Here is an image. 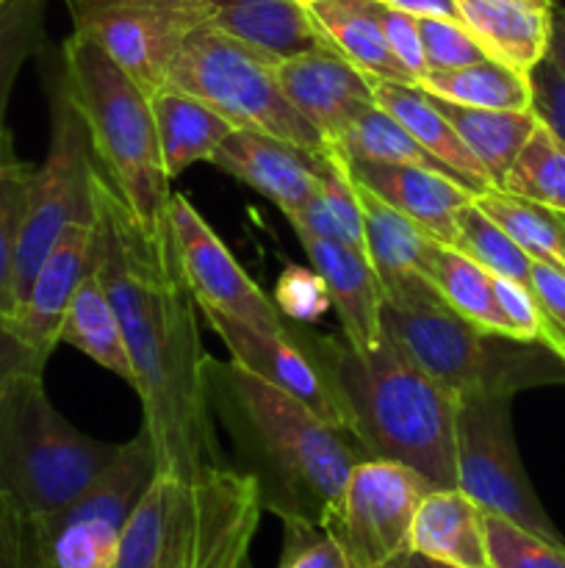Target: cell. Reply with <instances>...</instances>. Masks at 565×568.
I'll return each mask as SVG.
<instances>
[{
  "mask_svg": "<svg viewBox=\"0 0 565 568\" xmlns=\"http://www.w3.org/2000/svg\"><path fill=\"white\" fill-rule=\"evenodd\" d=\"M94 272L109 294L133 366L142 430L153 438L158 471L197 475L222 466L216 419L205 388L197 300L183 275L172 225L150 233L100 166L92 175Z\"/></svg>",
  "mask_w": 565,
  "mask_h": 568,
  "instance_id": "1",
  "label": "cell"
},
{
  "mask_svg": "<svg viewBox=\"0 0 565 568\" xmlns=\"http://www.w3.org/2000/svg\"><path fill=\"white\" fill-rule=\"evenodd\" d=\"M286 336L327 377L343 433L366 460L402 464L427 477L432 488H458V399L391 333H382L371 349H355L343 336H325L286 320Z\"/></svg>",
  "mask_w": 565,
  "mask_h": 568,
  "instance_id": "2",
  "label": "cell"
},
{
  "mask_svg": "<svg viewBox=\"0 0 565 568\" xmlns=\"http://www.w3.org/2000/svg\"><path fill=\"white\" fill-rule=\"evenodd\" d=\"M205 388L210 414L236 444V469L253 477L264 510L327 527L349 475L366 460L358 444L233 361L208 358Z\"/></svg>",
  "mask_w": 565,
  "mask_h": 568,
  "instance_id": "3",
  "label": "cell"
},
{
  "mask_svg": "<svg viewBox=\"0 0 565 568\" xmlns=\"http://www.w3.org/2000/svg\"><path fill=\"white\" fill-rule=\"evenodd\" d=\"M260 514L258 486L236 466L155 471L122 530L114 568H249Z\"/></svg>",
  "mask_w": 565,
  "mask_h": 568,
  "instance_id": "4",
  "label": "cell"
},
{
  "mask_svg": "<svg viewBox=\"0 0 565 568\" xmlns=\"http://www.w3.org/2000/svg\"><path fill=\"white\" fill-rule=\"evenodd\" d=\"M382 331L391 333L454 399L510 397L521 388L565 383V361L541 342L499 336L443 303L432 281L388 288Z\"/></svg>",
  "mask_w": 565,
  "mask_h": 568,
  "instance_id": "5",
  "label": "cell"
},
{
  "mask_svg": "<svg viewBox=\"0 0 565 568\" xmlns=\"http://www.w3.org/2000/svg\"><path fill=\"white\" fill-rule=\"evenodd\" d=\"M59 75L86 125L94 161L144 231L170 225V178L161 164L153 103L144 89L81 31L61 44Z\"/></svg>",
  "mask_w": 565,
  "mask_h": 568,
  "instance_id": "6",
  "label": "cell"
},
{
  "mask_svg": "<svg viewBox=\"0 0 565 568\" xmlns=\"http://www.w3.org/2000/svg\"><path fill=\"white\" fill-rule=\"evenodd\" d=\"M122 447L72 427L50 403L42 372H22L0 394V497L25 521L70 508Z\"/></svg>",
  "mask_w": 565,
  "mask_h": 568,
  "instance_id": "7",
  "label": "cell"
},
{
  "mask_svg": "<svg viewBox=\"0 0 565 568\" xmlns=\"http://www.w3.org/2000/svg\"><path fill=\"white\" fill-rule=\"evenodd\" d=\"M275 64L244 39L203 22L183 37L166 87L203 100L233 128L269 133L310 153H325V139L286 98Z\"/></svg>",
  "mask_w": 565,
  "mask_h": 568,
  "instance_id": "8",
  "label": "cell"
},
{
  "mask_svg": "<svg viewBox=\"0 0 565 568\" xmlns=\"http://www.w3.org/2000/svg\"><path fill=\"white\" fill-rule=\"evenodd\" d=\"M92 142L61 75L50 83V144L42 164L31 166L17 253V297H25L39 264L59 233L75 220H94Z\"/></svg>",
  "mask_w": 565,
  "mask_h": 568,
  "instance_id": "9",
  "label": "cell"
},
{
  "mask_svg": "<svg viewBox=\"0 0 565 568\" xmlns=\"http://www.w3.org/2000/svg\"><path fill=\"white\" fill-rule=\"evenodd\" d=\"M510 397H469L454 414L458 488L485 514L504 516L535 536L565 544L543 510L524 464L510 416Z\"/></svg>",
  "mask_w": 565,
  "mask_h": 568,
  "instance_id": "10",
  "label": "cell"
},
{
  "mask_svg": "<svg viewBox=\"0 0 565 568\" xmlns=\"http://www.w3.org/2000/svg\"><path fill=\"white\" fill-rule=\"evenodd\" d=\"M430 491V480L408 466L360 460L325 530L352 568H388L410 552L415 510Z\"/></svg>",
  "mask_w": 565,
  "mask_h": 568,
  "instance_id": "11",
  "label": "cell"
},
{
  "mask_svg": "<svg viewBox=\"0 0 565 568\" xmlns=\"http://www.w3.org/2000/svg\"><path fill=\"white\" fill-rule=\"evenodd\" d=\"M72 31L92 37L147 98L166 89L172 59L199 17L164 0H64Z\"/></svg>",
  "mask_w": 565,
  "mask_h": 568,
  "instance_id": "12",
  "label": "cell"
},
{
  "mask_svg": "<svg viewBox=\"0 0 565 568\" xmlns=\"http://www.w3.org/2000/svg\"><path fill=\"white\" fill-rule=\"evenodd\" d=\"M166 214L175 233L183 275L199 308L219 311L266 333H286V316L277 311L275 300L238 266L225 242L186 194L172 192Z\"/></svg>",
  "mask_w": 565,
  "mask_h": 568,
  "instance_id": "13",
  "label": "cell"
},
{
  "mask_svg": "<svg viewBox=\"0 0 565 568\" xmlns=\"http://www.w3.org/2000/svg\"><path fill=\"white\" fill-rule=\"evenodd\" d=\"M275 70L286 98L327 148L374 105L371 78L325 42L277 61Z\"/></svg>",
  "mask_w": 565,
  "mask_h": 568,
  "instance_id": "14",
  "label": "cell"
},
{
  "mask_svg": "<svg viewBox=\"0 0 565 568\" xmlns=\"http://www.w3.org/2000/svg\"><path fill=\"white\" fill-rule=\"evenodd\" d=\"M203 311L205 322L214 327L216 336L225 342L233 364L242 366L249 375L260 377L269 386L291 394L294 399L308 405L316 416L343 430V416L336 397H332L330 383L321 375L319 366L310 361V355L299 349L297 342H291L286 333L258 331V327L219 314V311Z\"/></svg>",
  "mask_w": 565,
  "mask_h": 568,
  "instance_id": "15",
  "label": "cell"
},
{
  "mask_svg": "<svg viewBox=\"0 0 565 568\" xmlns=\"http://www.w3.org/2000/svg\"><path fill=\"white\" fill-rule=\"evenodd\" d=\"M94 242H97L94 220L70 222L42 258L25 297H22L20 311L11 320L17 336L37 353L42 364H48L50 353L59 347L66 308H70L83 277L92 272Z\"/></svg>",
  "mask_w": 565,
  "mask_h": 568,
  "instance_id": "16",
  "label": "cell"
},
{
  "mask_svg": "<svg viewBox=\"0 0 565 568\" xmlns=\"http://www.w3.org/2000/svg\"><path fill=\"white\" fill-rule=\"evenodd\" d=\"M316 159L319 153L286 139L233 128L216 148L210 164L271 200L282 216H291L316 194Z\"/></svg>",
  "mask_w": 565,
  "mask_h": 568,
  "instance_id": "17",
  "label": "cell"
},
{
  "mask_svg": "<svg viewBox=\"0 0 565 568\" xmlns=\"http://www.w3.org/2000/svg\"><path fill=\"white\" fill-rule=\"evenodd\" d=\"M341 159V155H338ZM355 183L369 189L371 194L397 209L415 225L424 227L432 239L454 244L458 216L476 194L458 178L446 172L424 170L410 164H382V161L341 159Z\"/></svg>",
  "mask_w": 565,
  "mask_h": 568,
  "instance_id": "18",
  "label": "cell"
},
{
  "mask_svg": "<svg viewBox=\"0 0 565 568\" xmlns=\"http://www.w3.org/2000/svg\"><path fill=\"white\" fill-rule=\"evenodd\" d=\"M310 266L325 281L330 305L343 327V338L355 349H371L382 338V283L363 253L347 244L319 239L308 231H294Z\"/></svg>",
  "mask_w": 565,
  "mask_h": 568,
  "instance_id": "19",
  "label": "cell"
},
{
  "mask_svg": "<svg viewBox=\"0 0 565 568\" xmlns=\"http://www.w3.org/2000/svg\"><path fill=\"white\" fill-rule=\"evenodd\" d=\"M458 22L485 50L487 59L502 61L530 75L548 50L552 9L532 0H454Z\"/></svg>",
  "mask_w": 565,
  "mask_h": 568,
  "instance_id": "20",
  "label": "cell"
},
{
  "mask_svg": "<svg viewBox=\"0 0 565 568\" xmlns=\"http://www.w3.org/2000/svg\"><path fill=\"white\" fill-rule=\"evenodd\" d=\"M321 42L352 61L369 78L419 83L388 48L380 22V0H297Z\"/></svg>",
  "mask_w": 565,
  "mask_h": 568,
  "instance_id": "21",
  "label": "cell"
},
{
  "mask_svg": "<svg viewBox=\"0 0 565 568\" xmlns=\"http://www.w3.org/2000/svg\"><path fill=\"white\" fill-rule=\"evenodd\" d=\"M371 92H374V103L382 111L393 116V120L402 122L404 131L432 155V159L441 161L460 183L471 189L474 194L487 192L493 186L491 175L485 172V166L474 159L469 148H465L463 139L458 136V131L452 128V122L438 111V105L432 103L430 94L421 87L413 83H393V81H380V78H371Z\"/></svg>",
  "mask_w": 565,
  "mask_h": 568,
  "instance_id": "22",
  "label": "cell"
},
{
  "mask_svg": "<svg viewBox=\"0 0 565 568\" xmlns=\"http://www.w3.org/2000/svg\"><path fill=\"white\" fill-rule=\"evenodd\" d=\"M410 552L458 568H487L485 510L460 488H432L415 510Z\"/></svg>",
  "mask_w": 565,
  "mask_h": 568,
  "instance_id": "23",
  "label": "cell"
},
{
  "mask_svg": "<svg viewBox=\"0 0 565 568\" xmlns=\"http://www.w3.org/2000/svg\"><path fill=\"white\" fill-rule=\"evenodd\" d=\"M358 194L360 214H363L366 258L380 277L382 294L399 283L432 281V258H435L438 239H432L424 227L399 214L397 209L382 203L377 194H371L360 183Z\"/></svg>",
  "mask_w": 565,
  "mask_h": 568,
  "instance_id": "24",
  "label": "cell"
},
{
  "mask_svg": "<svg viewBox=\"0 0 565 568\" xmlns=\"http://www.w3.org/2000/svg\"><path fill=\"white\" fill-rule=\"evenodd\" d=\"M158 131L161 164L170 181L181 178L197 161L214 159L216 148L233 131L230 122L203 100L166 87L150 98Z\"/></svg>",
  "mask_w": 565,
  "mask_h": 568,
  "instance_id": "25",
  "label": "cell"
},
{
  "mask_svg": "<svg viewBox=\"0 0 565 568\" xmlns=\"http://www.w3.org/2000/svg\"><path fill=\"white\" fill-rule=\"evenodd\" d=\"M61 342L75 347L78 353L92 358L94 364H100L105 372H111L133 388V366L125 347V336H122L114 305H111L109 294H105L103 283L94 272V264L92 272L78 286L70 308H66L59 333V344Z\"/></svg>",
  "mask_w": 565,
  "mask_h": 568,
  "instance_id": "26",
  "label": "cell"
},
{
  "mask_svg": "<svg viewBox=\"0 0 565 568\" xmlns=\"http://www.w3.org/2000/svg\"><path fill=\"white\" fill-rule=\"evenodd\" d=\"M432 98V94H430ZM443 116L452 122L458 136L465 148L474 153V159L485 166L493 186H502L504 175L513 166L515 155L524 148L526 139L537 128L535 111H496V109H469V105L449 103V100L432 98Z\"/></svg>",
  "mask_w": 565,
  "mask_h": 568,
  "instance_id": "27",
  "label": "cell"
},
{
  "mask_svg": "<svg viewBox=\"0 0 565 568\" xmlns=\"http://www.w3.org/2000/svg\"><path fill=\"white\" fill-rule=\"evenodd\" d=\"M419 87L432 98L469 105V109H532L530 75L493 59H482L476 64L458 67V70H430L421 78Z\"/></svg>",
  "mask_w": 565,
  "mask_h": 568,
  "instance_id": "28",
  "label": "cell"
},
{
  "mask_svg": "<svg viewBox=\"0 0 565 568\" xmlns=\"http://www.w3.org/2000/svg\"><path fill=\"white\" fill-rule=\"evenodd\" d=\"M432 283L454 314L482 331L510 336L507 322L499 311L496 292H493V275L474 258L460 253L452 244L438 242L435 258H432Z\"/></svg>",
  "mask_w": 565,
  "mask_h": 568,
  "instance_id": "29",
  "label": "cell"
},
{
  "mask_svg": "<svg viewBox=\"0 0 565 568\" xmlns=\"http://www.w3.org/2000/svg\"><path fill=\"white\" fill-rule=\"evenodd\" d=\"M474 203L491 216L496 225L504 227L510 239L530 255L532 261L552 264L565 272V216L546 205L530 203L524 197L487 189L476 194Z\"/></svg>",
  "mask_w": 565,
  "mask_h": 568,
  "instance_id": "30",
  "label": "cell"
},
{
  "mask_svg": "<svg viewBox=\"0 0 565 568\" xmlns=\"http://www.w3.org/2000/svg\"><path fill=\"white\" fill-rule=\"evenodd\" d=\"M44 9H48V0L0 3V166L20 164L9 125H6V111H9L11 89L22 64L37 53L44 39Z\"/></svg>",
  "mask_w": 565,
  "mask_h": 568,
  "instance_id": "31",
  "label": "cell"
},
{
  "mask_svg": "<svg viewBox=\"0 0 565 568\" xmlns=\"http://www.w3.org/2000/svg\"><path fill=\"white\" fill-rule=\"evenodd\" d=\"M502 192L546 205L565 216V142L537 122L502 181Z\"/></svg>",
  "mask_w": 565,
  "mask_h": 568,
  "instance_id": "32",
  "label": "cell"
},
{
  "mask_svg": "<svg viewBox=\"0 0 565 568\" xmlns=\"http://www.w3.org/2000/svg\"><path fill=\"white\" fill-rule=\"evenodd\" d=\"M327 150H332V153L341 155V159L382 161V164H410L452 175L441 161L432 159V155L404 131L402 122L393 120V116L388 114V111H382L377 103Z\"/></svg>",
  "mask_w": 565,
  "mask_h": 568,
  "instance_id": "33",
  "label": "cell"
},
{
  "mask_svg": "<svg viewBox=\"0 0 565 568\" xmlns=\"http://www.w3.org/2000/svg\"><path fill=\"white\" fill-rule=\"evenodd\" d=\"M452 247L485 266L491 275L530 286L532 258L476 203H469L460 211Z\"/></svg>",
  "mask_w": 565,
  "mask_h": 568,
  "instance_id": "34",
  "label": "cell"
},
{
  "mask_svg": "<svg viewBox=\"0 0 565 568\" xmlns=\"http://www.w3.org/2000/svg\"><path fill=\"white\" fill-rule=\"evenodd\" d=\"M31 164L0 166V320H14L20 311L17 297V253H20L22 211Z\"/></svg>",
  "mask_w": 565,
  "mask_h": 568,
  "instance_id": "35",
  "label": "cell"
},
{
  "mask_svg": "<svg viewBox=\"0 0 565 568\" xmlns=\"http://www.w3.org/2000/svg\"><path fill=\"white\" fill-rule=\"evenodd\" d=\"M487 568H565V544L524 530L504 516L485 514Z\"/></svg>",
  "mask_w": 565,
  "mask_h": 568,
  "instance_id": "36",
  "label": "cell"
},
{
  "mask_svg": "<svg viewBox=\"0 0 565 568\" xmlns=\"http://www.w3.org/2000/svg\"><path fill=\"white\" fill-rule=\"evenodd\" d=\"M282 521V552L277 568H352L341 544L319 525L302 519Z\"/></svg>",
  "mask_w": 565,
  "mask_h": 568,
  "instance_id": "37",
  "label": "cell"
},
{
  "mask_svg": "<svg viewBox=\"0 0 565 568\" xmlns=\"http://www.w3.org/2000/svg\"><path fill=\"white\" fill-rule=\"evenodd\" d=\"M424 48L427 72L430 70H458V67L476 64L487 59L485 50L474 42L469 31L458 20H441V17H415Z\"/></svg>",
  "mask_w": 565,
  "mask_h": 568,
  "instance_id": "38",
  "label": "cell"
},
{
  "mask_svg": "<svg viewBox=\"0 0 565 568\" xmlns=\"http://www.w3.org/2000/svg\"><path fill=\"white\" fill-rule=\"evenodd\" d=\"M271 300L288 322H299V325H316L332 308L321 275L305 266H286L277 277Z\"/></svg>",
  "mask_w": 565,
  "mask_h": 568,
  "instance_id": "39",
  "label": "cell"
},
{
  "mask_svg": "<svg viewBox=\"0 0 565 568\" xmlns=\"http://www.w3.org/2000/svg\"><path fill=\"white\" fill-rule=\"evenodd\" d=\"M530 288L546 322V347L565 361V272L552 264L532 261Z\"/></svg>",
  "mask_w": 565,
  "mask_h": 568,
  "instance_id": "40",
  "label": "cell"
},
{
  "mask_svg": "<svg viewBox=\"0 0 565 568\" xmlns=\"http://www.w3.org/2000/svg\"><path fill=\"white\" fill-rule=\"evenodd\" d=\"M493 292H496L499 311L507 322L510 336L521 342H546V322L530 286L493 275Z\"/></svg>",
  "mask_w": 565,
  "mask_h": 568,
  "instance_id": "41",
  "label": "cell"
},
{
  "mask_svg": "<svg viewBox=\"0 0 565 568\" xmlns=\"http://www.w3.org/2000/svg\"><path fill=\"white\" fill-rule=\"evenodd\" d=\"M380 22L382 33L388 39V48L397 55L399 64L410 72L415 83H421V78L427 75V59L424 48H421V33L419 22L413 14H404V11L391 9L380 0Z\"/></svg>",
  "mask_w": 565,
  "mask_h": 568,
  "instance_id": "42",
  "label": "cell"
},
{
  "mask_svg": "<svg viewBox=\"0 0 565 568\" xmlns=\"http://www.w3.org/2000/svg\"><path fill=\"white\" fill-rule=\"evenodd\" d=\"M532 111L565 142V78L548 59L530 72Z\"/></svg>",
  "mask_w": 565,
  "mask_h": 568,
  "instance_id": "43",
  "label": "cell"
},
{
  "mask_svg": "<svg viewBox=\"0 0 565 568\" xmlns=\"http://www.w3.org/2000/svg\"><path fill=\"white\" fill-rule=\"evenodd\" d=\"M0 568H33L28 521L0 497Z\"/></svg>",
  "mask_w": 565,
  "mask_h": 568,
  "instance_id": "44",
  "label": "cell"
},
{
  "mask_svg": "<svg viewBox=\"0 0 565 568\" xmlns=\"http://www.w3.org/2000/svg\"><path fill=\"white\" fill-rule=\"evenodd\" d=\"M44 364L37 358L31 347L17 336L9 320H0V394L9 388L14 377L22 372H42Z\"/></svg>",
  "mask_w": 565,
  "mask_h": 568,
  "instance_id": "45",
  "label": "cell"
},
{
  "mask_svg": "<svg viewBox=\"0 0 565 568\" xmlns=\"http://www.w3.org/2000/svg\"><path fill=\"white\" fill-rule=\"evenodd\" d=\"M391 9L404 11L413 17H441V20H458L454 0H382Z\"/></svg>",
  "mask_w": 565,
  "mask_h": 568,
  "instance_id": "46",
  "label": "cell"
},
{
  "mask_svg": "<svg viewBox=\"0 0 565 568\" xmlns=\"http://www.w3.org/2000/svg\"><path fill=\"white\" fill-rule=\"evenodd\" d=\"M546 59L552 61L565 78V9H559V6L552 9V37H548Z\"/></svg>",
  "mask_w": 565,
  "mask_h": 568,
  "instance_id": "47",
  "label": "cell"
},
{
  "mask_svg": "<svg viewBox=\"0 0 565 568\" xmlns=\"http://www.w3.org/2000/svg\"><path fill=\"white\" fill-rule=\"evenodd\" d=\"M388 568H458V566L441 564V560H432V558H427V555H419V552H408L404 558H399L397 564H391Z\"/></svg>",
  "mask_w": 565,
  "mask_h": 568,
  "instance_id": "48",
  "label": "cell"
},
{
  "mask_svg": "<svg viewBox=\"0 0 565 568\" xmlns=\"http://www.w3.org/2000/svg\"><path fill=\"white\" fill-rule=\"evenodd\" d=\"M532 3H537V6H546V9H554V0H532Z\"/></svg>",
  "mask_w": 565,
  "mask_h": 568,
  "instance_id": "49",
  "label": "cell"
},
{
  "mask_svg": "<svg viewBox=\"0 0 565 568\" xmlns=\"http://www.w3.org/2000/svg\"><path fill=\"white\" fill-rule=\"evenodd\" d=\"M37 568H48V566H37Z\"/></svg>",
  "mask_w": 565,
  "mask_h": 568,
  "instance_id": "50",
  "label": "cell"
},
{
  "mask_svg": "<svg viewBox=\"0 0 565 568\" xmlns=\"http://www.w3.org/2000/svg\"><path fill=\"white\" fill-rule=\"evenodd\" d=\"M0 3H6V0H0Z\"/></svg>",
  "mask_w": 565,
  "mask_h": 568,
  "instance_id": "51",
  "label": "cell"
}]
</instances>
